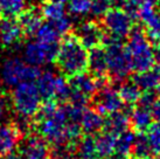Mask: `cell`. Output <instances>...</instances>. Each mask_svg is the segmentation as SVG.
I'll use <instances>...</instances> for the list:
<instances>
[{"label": "cell", "instance_id": "cell-1", "mask_svg": "<svg viewBox=\"0 0 160 159\" xmlns=\"http://www.w3.org/2000/svg\"><path fill=\"white\" fill-rule=\"evenodd\" d=\"M54 63L66 79L88 70V50L72 32L63 35Z\"/></svg>", "mask_w": 160, "mask_h": 159}, {"label": "cell", "instance_id": "cell-2", "mask_svg": "<svg viewBox=\"0 0 160 159\" xmlns=\"http://www.w3.org/2000/svg\"><path fill=\"white\" fill-rule=\"evenodd\" d=\"M103 46L107 50L108 77L110 84H120L132 71L131 58L128 49L123 44V40L108 34L105 32Z\"/></svg>", "mask_w": 160, "mask_h": 159}, {"label": "cell", "instance_id": "cell-3", "mask_svg": "<svg viewBox=\"0 0 160 159\" xmlns=\"http://www.w3.org/2000/svg\"><path fill=\"white\" fill-rule=\"evenodd\" d=\"M128 44L125 46L131 58V67L136 73L145 71L153 67L154 58L152 44L148 41L142 22H134L129 33Z\"/></svg>", "mask_w": 160, "mask_h": 159}, {"label": "cell", "instance_id": "cell-4", "mask_svg": "<svg viewBox=\"0 0 160 159\" xmlns=\"http://www.w3.org/2000/svg\"><path fill=\"white\" fill-rule=\"evenodd\" d=\"M11 102L15 114L33 117L41 104V96L35 82H21L14 87Z\"/></svg>", "mask_w": 160, "mask_h": 159}, {"label": "cell", "instance_id": "cell-5", "mask_svg": "<svg viewBox=\"0 0 160 159\" xmlns=\"http://www.w3.org/2000/svg\"><path fill=\"white\" fill-rule=\"evenodd\" d=\"M39 66L29 64L20 59H9L4 63L1 70V81L8 87H15L21 82H35L41 75Z\"/></svg>", "mask_w": 160, "mask_h": 159}, {"label": "cell", "instance_id": "cell-6", "mask_svg": "<svg viewBox=\"0 0 160 159\" xmlns=\"http://www.w3.org/2000/svg\"><path fill=\"white\" fill-rule=\"evenodd\" d=\"M102 26L108 34L123 40L129 35L134 20L122 7H113L108 11L102 18Z\"/></svg>", "mask_w": 160, "mask_h": 159}, {"label": "cell", "instance_id": "cell-7", "mask_svg": "<svg viewBox=\"0 0 160 159\" xmlns=\"http://www.w3.org/2000/svg\"><path fill=\"white\" fill-rule=\"evenodd\" d=\"M89 103H91L92 109L97 110L103 116H108L115 111L122 110L124 106V102L122 101L118 90L113 88L111 84L98 89L90 98Z\"/></svg>", "mask_w": 160, "mask_h": 159}, {"label": "cell", "instance_id": "cell-8", "mask_svg": "<svg viewBox=\"0 0 160 159\" xmlns=\"http://www.w3.org/2000/svg\"><path fill=\"white\" fill-rule=\"evenodd\" d=\"M58 42H29L25 48V61L29 64L42 66L46 63L54 62L58 52Z\"/></svg>", "mask_w": 160, "mask_h": 159}, {"label": "cell", "instance_id": "cell-9", "mask_svg": "<svg viewBox=\"0 0 160 159\" xmlns=\"http://www.w3.org/2000/svg\"><path fill=\"white\" fill-rule=\"evenodd\" d=\"M72 33L77 36L81 44L88 49L103 44L105 29L101 22L95 20H87L77 25Z\"/></svg>", "mask_w": 160, "mask_h": 159}, {"label": "cell", "instance_id": "cell-10", "mask_svg": "<svg viewBox=\"0 0 160 159\" xmlns=\"http://www.w3.org/2000/svg\"><path fill=\"white\" fill-rule=\"evenodd\" d=\"M21 143V141H20ZM23 158L27 159H49L50 147L49 144L38 133H29L25 136V141L18 146Z\"/></svg>", "mask_w": 160, "mask_h": 159}, {"label": "cell", "instance_id": "cell-11", "mask_svg": "<svg viewBox=\"0 0 160 159\" xmlns=\"http://www.w3.org/2000/svg\"><path fill=\"white\" fill-rule=\"evenodd\" d=\"M0 44L2 47H18L26 39L17 18H0Z\"/></svg>", "mask_w": 160, "mask_h": 159}, {"label": "cell", "instance_id": "cell-12", "mask_svg": "<svg viewBox=\"0 0 160 159\" xmlns=\"http://www.w3.org/2000/svg\"><path fill=\"white\" fill-rule=\"evenodd\" d=\"M19 25L22 29L25 38L35 35L38 29L43 23V15L39 6H31L25 8L17 18Z\"/></svg>", "mask_w": 160, "mask_h": 159}, {"label": "cell", "instance_id": "cell-13", "mask_svg": "<svg viewBox=\"0 0 160 159\" xmlns=\"http://www.w3.org/2000/svg\"><path fill=\"white\" fill-rule=\"evenodd\" d=\"M88 69L96 79L108 77L107 50L103 44L90 48L88 53Z\"/></svg>", "mask_w": 160, "mask_h": 159}, {"label": "cell", "instance_id": "cell-14", "mask_svg": "<svg viewBox=\"0 0 160 159\" xmlns=\"http://www.w3.org/2000/svg\"><path fill=\"white\" fill-rule=\"evenodd\" d=\"M67 80L71 89L78 91L82 95H84L89 101L98 90L97 79L93 75H91L90 73H87V71L77 74L75 76H71Z\"/></svg>", "mask_w": 160, "mask_h": 159}, {"label": "cell", "instance_id": "cell-15", "mask_svg": "<svg viewBox=\"0 0 160 159\" xmlns=\"http://www.w3.org/2000/svg\"><path fill=\"white\" fill-rule=\"evenodd\" d=\"M22 136L15 129L13 124L8 122L0 125V157H4L19 146Z\"/></svg>", "mask_w": 160, "mask_h": 159}, {"label": "cell", "instance_id": "cell-16", "mask_svg": "<svg viewBox=\"0 0 160 159\" xmlns=\"http://www.w3.org/2000/svg\"><path fill=\"white\" fill-rule=\"evenodd\" d=\"M131 81H133L136 85L142 91L145 90H154L160 85V64L154 63L153 67L145 71L136 73Z\"/></svg>", "mask_w": 160, "mask_h": 159}, {"label": "cell", "instance_id": "cell-17", "mask_svg": "<svg viewBox=\"0 0 160 159\" xmlns=\"http://www.w3.org/2000/svg\"><path fill=\"white\" fill-rule=\"evenodd\" d=\"M104 116L92 108H85L81 117V130L85 135H97L104 129Z\"/></svg>", "mask_w": 160, "mask_h": 159}, {"label": "cell", "instance_id": "cell-18", "mask_svg": "<svg viewBox=\"0 0 160 159\" xmlns=\"http://www.w3.org/2000/svg\"><path fill=\"white\" fill-rule=\"evenodd\" d=\"M130 128H132L134 132H146L153 124V117H152L151 110L142 108V106H136L133 108L129 115Z\"/></svg>", "mask_w": 160, "mask_h": 159}, {"label": "cell", "instance_id": "cell-19", "mask_svg": "<svg viewBox=\"0 0 160 159\" xmlns=\"http://www.w3.org/2000/svg\"><path fill=\"white\" fill-rule=\"evenodd\" d=\"M130 129L129 114H126L123 109L115 111L108 115L107 119L104 121V131L111 133L113 136H118L120 133Z\"/></svg>", "mask_w": 160, "mask_h": 159}, {"label": "cell", "instance_id": "cell-20", "mask_svg": "<svg viewBox=\"0 0 160 159\" xmlns=\"http://www.w3.org/2000/svg\"><path fill=\"white\" fill-rule=\"evenodd\" d=\"M75 158L76 159H97V150L95 136L92 135H81L75 144ZM99 159V158H98Z\"/></svg>", "mask_w": 160, "mask_h": 159}, {"label": "cell", "instance_id": "cell-21", "mask_svg": "<svg viewBox=\"0 0 160 159\" xmlns=\"http://www.w3.org/2000/svg\"><path fill=\"white\" fill-rule=\"evenodd\" d=\"M136 132L133 130H126L123 133L116 136L115 152L113 155L120 159H131V150L133 145Z\"/></svg>", "mask_w": 160, "mask_h": 159}, {"label": "cell", "instance_id": "cell-22", "mask_svg": "<svg viewBox=\"0 0 160 159\" xmlns=\"http://www.w3.org/2000/svg\"><path fill=\"white\" fill-rule=\"evenodd\" d=\"M154 152L152 150L146 132H136L131 158L132 159H154Z\"/></svg>", "mask_w": 160, "mask_h": 159}, {"label": "cell", "instance_id": "cell-23", "mask_svg": "<svg viewBox=\"0 0 160 159\" xmlns=\"http://www.w3.org/2000/svg\"><path fill=\"white\" fill-rule=\"evenodd\" d=\"M115 141L116 136L107 131H101L97 133L95 137V143H96V150H97V156L99 159H109L113 156L115 152Z\"/></svg>", "mask_w": 160, "mask_h": 159}, {"label": "cell", "instance_id": "cell-24", "mask_svg": "<svg viewBox=\"0 0 160 159\" xmlns=\"http://www.w3.org/2000/svg\"><path fill=\"white\" fill-rule=\"evenodd\" d=\"M35 82L42 101L54 100L55 84H56V75L54 73H52V71L41 73V75L39 76V79L36 80Z\"/></svg>", "mask_w": 160, "mask_h": 159}, {"label": "cell", "instance_id": "cell-25", "mask_svg": "<svg viewBox=\"0 0 160 159\" xmlns=\"http://www.w3.org/2000/svg\"><path fill=\"white\" fill-rule=\"evenodd\" d=\"M118 94H119L122 101L124 102V104L129 105H134L140 97L142 90L138 88L133 81H124L118 85Z\"/></svg>", "mask_w": 160, "mask_h": 159}, {"label": "cell", "instance_id": "cell-26", "mask_svg": "<svg viewBox=\"0 0 160 159\" xmlns=\"http://www.w3.org/2000/svg\"><path fill=\"white\" fill-rule=\"evenodd\" d=\"M40 8L43 19H47L48 21L56 20L66 15L64 3L61 0H45Z\"/></svg>", "mask_w": 160, "mask_h": 159}, {"label": "cell", "instance_id": "cell-27", "mask_svg": "<svg viewBox=\"0 0 160 159\" xmlns=\"http://www.w3.org/2000/svg\"><path fill=\"white\" fill-rule=\"evenodd\" d=\"M26 8L25 0H1L0 18H18L19 14Z\"/></svg>", "mask_w": 160, "mask_h": 159}, {"label": "cell", "instance_id": "cell-28", "mask_svg": "<svg viewBox=\"0 0 160 159\" xmlns=\"http://www.w3.org/2000/svg\"><path fill=\"white\" fill-rule=\"evenodd\" d=\"M144 29L151 44H160V13L157 12L152 18L144 22Z\"/></svg>", "mask_w": 160, "mask_h": 159}, {"label": "cell", "instance_id": "cell-29", "mask_svg": "<svg viewBox=\"0 0 160 159\" xmlns=\"http://www.w3.org/2000/svg\"><path fill=\"white\" fill-rule=\"evenodd\" d=\"M35 36L38 41L41 42H58V40L62 38V35L58 33L50 21L42 23L35 33Z\"/></svg>", "mask_w": 160, "mask_h": 159}, {"label": "cell", "instance_id": "cell-30", "mask_svg": "<svg viewBox=\"0 0 160 159\" xmlns=\"http://www.w3.org/2000/svg\"><path fill=\"white\" fill-rule=\"evenodd\" d=\"M12 112H14V110L11 97L0 94V125L11 122V119L13 117Z\"/></svg>", "mask_w": 160, "mask_h": 159}, {"label": "cell", "instance_id": "cell-31", "mask_svg": "<svg viewBox=\"0 0 160 159\" xmlns=\"http://www.w3.org/2000/svg\"><path fill=\"white\" fill-rule=\"evenodd\" d=\"M147 139L150 141L152 150L154 152V155H158L160 152V123H153L150 126V129L146 131Z\"/></svg>", "mask_w": 160, "mask_h": 159}, {"label": "cell", "instance_id": "cell-32", "mask_svg": "<svg viewBox=\"0 0 160 159\" xmlns=\"http://www.w3.org/2000/svg\"><path fill=\"white\" fill-rule=\"evenodd\" d=\"M111 7L110 0H90L89 12L93 17L102 18Z\"/></svg>", "mask_w": 160, "mask_h": 159}, {"label": "cell", "instance_id": "cell-33", "mask_svg": "<svg viewBox=\"0 0 160 159\" xmlns=\"http://www.w3.org/2000/svg\"><path fill=\"white\" fill-rule=\"evenodd\" d=\"M69 9L75 15L87 14L90 9V0H69Z\"/></svg>", "mask_w": 160, "mask_h": 159}, {"label": "cell", "instance_id": "cell-34", "mask_svg": "<svg viewBox=\"0 0 160 159\" xmlns=\"http://www.w3.org/2000/svg\"><path fill=\"white\" fill-rule=\"evenodd\" d=\"M157 93H154L153 90H145V91H142L140 94V97L137 101L138 106H142V108H146V109H151L153 102L156 101Z\"/></svg>", "mask_w": 160, "mask_h": 159}, {"label": "cell", "instance_id": "cell-35", "mask_svg": "<svg viewBox=\"0 0 160 159\" xmlns=\"http://www.w3.org/2000/svg\"><path fill=\"white\" fill-rule=\"evenodd\" d=\"M142 3V0H126V3L122 8L124 9L133 20H136V19H138V13H139Z\"/></svg>", "mask_w": 160, "mask_h": 159}, {"label": "cell", "instance_id": "cell-36", "mask_svg": "<svg viewBox=\"0 0 160 159\" xmlns=\"http://www.w3.org/2000/svg\"><path fill=\"white\" fill-rule=\"evenodd\" d=\"M150 110H151L153 121H156V122H159L160 123V97L156 98V101L153 102V104H152Z\"/></svg>", "mask_w": 160, "mask_h": 159}, {"label": "cell", "instance_id": "cell-37", "mask_svg": "<svg viewBox=\"0 0 160 159\" xmlns=\"http://www.w3.org/2000/svg\"><path fill=\"white\" fill-rule=\"evenodd\" d=\"M152 52H153V58L154 62L160 64V44H152Z\"/></svg>", "mask_w": 160, "mask_h": 159}, {"label": "cell", "instance_id": "cell-38", "mask_svg": "<svg viewBox=\"0 0 160 159\" xmlns=\"http://www.w3.org/2000/svg\"><path fill=\"white\" fill-rule=\"evenodd\" d=\"M4 157H5V159H23L21 152L18 150V147H17L15 150L11 151L9 153H7V155L4 156Z\"/></svg>", "mask_w": 160, "mask_h": 159}, {"label": "cell", "instance_id": "cell-39", "mask_svg": "<svg viewBox=\"0 0 160 159\" xmlns=\"http://www.w3.org/2000/svg\"><path fill=\"white\" fill-rule=\"evenodd\" d=\"M125 3H126V0H110V4L113 7H123Z\"/></svg>", "mask_w": 160, "mask_h": 159}, {"label": "cell", "instance_id": "cell-40", "mask_svg": "<svg viewBox=\"0 0 160 159\" xmlns=\"http://www.w3.org/2000/svg\"><path fill=\"white\" fill-rule=\"evenodd\" d=\"M142 1H146V3H151V4L158 5V4H159L160 0H142Z\"/></svg>", "mask_w": 160, "mask_h": 159}, {"label": "cell", "instance_id": "cell-41", "mask_svg": "<svg viewBox=\"0 0 160 159\" xmlns=\"http://www.w3.org/2000/svg\"><path fill=\"white\" fill-rule=\"evenodd\" d=\"M157 94H159V95H160V85L157 88Z\"/></svg>", "mask_w": 160, "mask_h": 159}, {"label": "cell", "instance_id": "cell-42", "mask_svg": "<svg viewBox=\"0 0 160 159\" xmlns=\"http://www.w3.org/2000/svg\"><path fill=\"white\" fill-rule=\"evenodd\" d=\"M156 156H157V158H156V159H160V152L158 153V155H156Z\"/></svg>", "mask_w": 160, "mask_h": 159}, {"label": "cell", "instance_id": "cell-43", "mask_svg": "<svg viewBox=\"0 0 160 159\" xmlns=\"http://www.w3.org/2000/svg\"><path fill=\"white\" fill-rule=\"evenodd\" d=\"M0 17H1V0H0Z\"/></svg>", "mask_w": 160, "mask_h": 159}, {"label": "cell", "instance_id": "cell-44", "mask_svg": "<svg viewBox=\"0 0 160 159\" xmlns=\"http://www.w3.org/2000/svg\"><path fill=\"white\" fill-rule=\"evenodd\" d=\"M61 1H63V3H64V4H66V3H68V1H69V0H61Z\"/></svg>", "mask_w": 160, "mask_h": 159}, {"label": "cell", "instance_id": "cell-45", "mask_svg": "<svg viewBox=\"0 0 160 159\" xmlns=\"http://www.w3.org/2000/svg\"><path fill=\"white\" fill-rule=\"evenodd\" d=\"M109 159H111V158H109ZM115 159H120V158H117V157H116V158Z\"/></svg>", "mask_w": 160, "mask_h": 159}, {"label": "cell", "instance_id": "cell-46", "mask_svg": "<svg viewBox=\"0 0 160 159\" xmlns=\"http://www.w3.org/2000/svg\"><path fill=\"white\" fill-rule=\"evenodd\" d=\"M49 159H54V158H49Z\"/></svg>", "mask_w": 160, "mask_h": 159}, {"label": "cell", "instance_id": "cell-47", "mask_svg": "<svg viewBox=\"0 0 160 159\" xmlns=\"http://www.w3.org/2000/svg\"><path fill=\"white\" fill-rule=\"evenodd\" d=\"M23 159H27V158H23Z\"/></svg>", "mask_w": 160, "mask_h": 159}]
</instances>
